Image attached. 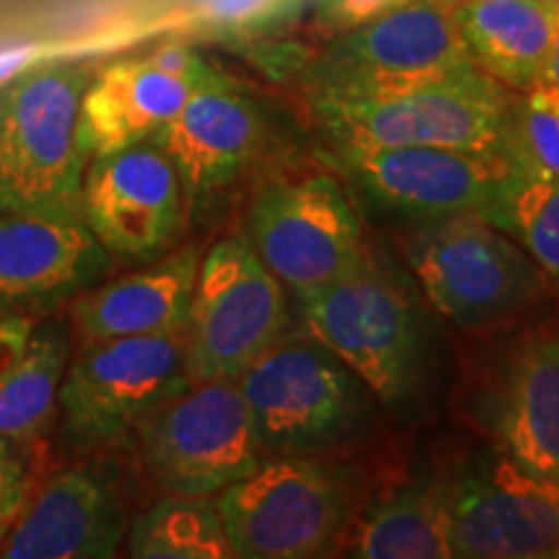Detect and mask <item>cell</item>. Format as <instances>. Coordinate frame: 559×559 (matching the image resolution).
I'll list each match as a JSON object with an SVG mask.
<instances>
[{"instance_id": "1", "label": "cell", "mask_w": 559, "mask_h": 559, "mask_svg": "<svg viewBox=\"0 0 559 559\" xmlns=\"http://www.w3.org/2000/svg\"><path fill=\"white\" fill-rule=\"evenodd\" d=\"M296 300L306 334L337 355L379 404L404 409L417 400L430 373V332L396 272L366 251L345 275Z\"/></svg>"}, {"instance_id": "2", "label": "cell", "mask_w": 559, "mask_h": 559, "mask_svg": "<svg viewBox=\"0 0 559 559\" xmlns=\"http://www.w3.org/2000/svg\"><path fill=\"white\" fill-rule=\"evenodd\" d=\"M81 68L21 73L0 91V213L81 218L91 153L81 132Z\"/></svg>"}, {"instance_id": "3", "label": "cell", "mask_w": 559, "mask_h": 559, "mask_svg": "<svg viewBox=\"0 0 559 559\" xmlns=\"http://www.w3.org/2000/svg\"><path fill=\"white\" fill-rule=\"evenodd\" d=\"M267 456L324 453L358 438L376 400L358 376L313 337H280L236 379Z\"/></svg>"}, {"instance_id": "4", "label": "cell", "mask_w": 559, "mask_h": 559, "mask_svg": "<svg viewBox=\"0 0 559 559\" xmlns=\"http://www.w3.org/2000/svg\"><path fill=\"white\" fill-rule=\"evenodd\" d=\"M402 251L432 309L464 330L519 319L549 290L526 249L479 215L417 223Z\"/></svg>"}, {"instance_id": "5", "label": "cell", "mask_w": 559, "mask_h": 559, "mask_svg": "<svg viewBox=\"0 0 559 559\" xmlns=\"http://www.w3.org/2000/svg\"><path fill=\"white\" fill-rule=\"evenodd\" d=\"M234 555L309 559L340 547L355 519V487L345 469L319 453L267 456L215 495Z\"/></svg>"}, {"instance_id": "6", "label": "cell", "mask_w": 559, "mask_h": 559, "mask_svg": "<svg viewBox=\"0 0 559 559\" xmlns=\"http://www.w3.org/2000/svg\"><path fill=\"white\" fill-rule=\"evenodd\" d=\"M519 91L477 66H466L428 86L373 102L313 107L340 151L459 148L508 158Z\"/></svg>"}, {"instance_id": "7", "label": "cell", "mask_w": 559, "mask_h": 559, "mask_svg": "<svg viewBox=\"0 0 559 559\" xmlns=\"http://www.w3.org/2000/svg\"><path fill=\"white\" fill-rule=\"evenodd\" d=\"M456 5L459 0H407L340 32L313 73V107L386 99L474 66Z\"/></svg>"}, {"instance_id": "8", "label": "cell", "mask_w": 559, "mask_h": 559, "mask_svg": "<svg viewBox=\"0 0 559 559\" xmlns=\"http://www.w3.org/2000/svg\"><path fill=\"white\" fill-rule=\"evenodd\" d=\"M190 383L185 332L81 342L62 379L58 417L81 449H109Z\"/></svg>"}, {"instance_id": "9", "label": "cell", "mask_w": 559, "mask_h": 559, "mask_svg": "<svg viewBox=\"0 0 559 559\" xmlns=\"http://www.w3.org/2000/svg\"><path fill=\"white\" fill-rule=\"evenodd\" d=\"M288 332L290 309L280 280L241 228L223 236L202 254L185 326L192 383L236 381Z\"/></svg>"}, {"instance_id": "10", "label": "cell", "mask_w": 559, "mask_h": 559, "mask_svg": "<svg viewBox=\"0 0 559 559\" xmlns=\"http://www.w3.org/2000/svg\"><path fill=\"white\" fill-rule=\"evenodd\" d=\"M160 492L218 495L257 469L264 453L236 381H194L132 436Z\"/></svg>"}, {"instance_id": "11", "label": "cell", "mask_w": 559, "mask_h": 559, "mask_svg": "<svg viewBox=\"0 0 559 559\" xmlns=\"http://www.w3.org/2000/svg\"><path fill=\"white\" fill-rule=\"evenodd\" d=\"M241 230L293 296L332 283L366 257L358 213L340 181L324 174L262 187Z\"/></svg>"}, {"instance_id": "12", "label": "cell", "mask_w": 559, "mask_h": 559, "mask_svg": "<svg viewBox=\"0 0 559 559\" xmlns=\"http://www.w3.org/2000/svg\"><path fill=\"white\" fill-rule=\"evenodd\" d=\"M451 555L464 559H559V485L500 449L443 481Z\"/></svg>"}, {"instance_id": "13", "label": "cell", "mask_w": 559, "mask_h": 559, "mask_svg": "<svg viewBox=\"0 0 559 559\" xmlns=\"http://www.w3.org/2000/svg\"><path fill=\"white\" fill-rule=\"evenodd\" d=\"M81 218L111 260L169 254L187 218L177 169L153 143L94 156L83 177Z\"/></svg>"}, {"instance_id": "14", "label": "cell", "mask_w": 559, "mask_h": 559, "mask_svg": "<svg viewBox=\"0 0 559 559\" xmlns=\"http://www.w3.org/2000/svg\"><path fill=\"white\" fill-rule=\"evenodd\" d=\"M340 156L370 205L415 223L479 215L513 174L508 158L459 148L409 145Z\"/></svg>"}, {"instance_id": "15", "label": "cell", "mask_w": 559, "mask_h": 559, "mask_svg": "<svg viewBox=\"0 0 559 559\" xmlns=\"http://www.w3.org/2000/svg\"><path fill=\"white\" fill-rule=\"evenodd\" d=\"M148 143L171 160L187 213H192L249 171L262 151L264 120L247 94L210 70L177 117Z\"/></svg>"}, {"instance_id": "16", "label": "cell", "mask_w": 559, "mask_h": 559, "mask_svg": "<svg viewBox=\"0 0 559 559\" xmlns=\"http://www.w3.org/2000/svg\"><path fill=\"white\" fill-rule=\"evenodd\" d=\"M115 260L79 218L0 213V317L41 319L102 283Z\"/></svg>"}, {"instance_id": "17", "label": "cell", "mask_w": 559, "mask_h": 559, "mask_svg": "<svg viewBox=\"0 0 559 559\" xmlns=\"http://www.w3.org/2000/svg\"><path fill=\"white\" fill-rule=\"evenodd\" d=\"M122 489L96 466L39 479L0 544L3 559H107L130 528Z\"/></svg>"}, {"instance_id": "18", "label": "cell", "mask_w": 559, "mask_h": 559, "mask_svg": "<svg viewBox=\"0 0 559 559\" xmlns=\"http://www.w3.org/2000/svg\"><path fill=\"white\" fill-rule=\"evenodd\" d=\"M485 415L502 453L559 485V326H534L510 345Z\"/></svg>"}, {"instance_id": "19", "label": "cell", "mask_w": 559, "mask_h": 559, "mask_svg": "<svg viewBox=\"0 0 559 559\" xmlns=\"http://www.w3.org/2000/svg\"><path fill=\"white\" fill-rule=\"evenodd\" d=\"M202 249L194 243L145 262L109 283H96L70 300V326L81 342L185 332Z\"/></svg>"}, {"instance_id": "20", "label": "cell", "mask_w": 559, "mask_h": 559, "mask_svg": "<svg viewBox=\"0 0 559 559\" xmlns=\"http://www.w3.org/2000/svg\"><path fill=\"white\" fill-rule=\"evenodd\" d=\"M205 75L174 73L151 55L102 70L81 99V132L91 158L148 143L177 117Z\"/></svg>"}, {"instance_id": "21", "label": "cell", "mask_w": 559, "mask_h": 559, "mask_svg": "<svg viewBox=\"0 0 559 559\" xmlns=\"http://www.w3.org/2000/svg\"><path fill=\"white\" fill-rule=\"evenodd\" d=\"M551 11V0H459L456 19L474 66L523 94L544 81Z\"/></svg>"}, {"instance_id": "22", "label": "cell", "mask_w": 559, "mask_h": 559, "mask_svg": "<svg viewBox=\"0 0 559 559\" xmlns=\"http://www.w3.org/2000/svg\"><path fill=\"white\" fill-rule=\"evenodd\" d=\"M340 547L360 559H449V513L443 481L412 485L355 515Z\"/></svg>"}, {"instance_id": "23", "label": "cell", "mask_w": 559, "mask_h": 559, "mask_svg": "<svg viewBox=\"0 0 559 559\" xmlns=\"http://www.w3.org/2000/svg\"><path fill=\"white\" fill-rule=\"evenodd\" d=\"M70 355V321L55 313L34 321L24 353L0 381V436L41 440L52 428Z\"/></svg>"}, {"instance_id": "24", "label": "cell", "mask_w": 559, "mask_h": 559, "mask_svg": "<svg viewBox=\"0 0 559 559\" xmlns=\"http://www.w3.org/2000/svg\"><path fill=\"white\" fill-rule=\"evenodd\" d=\"M128 555L138 559H230L215 495L164 492L130 521Z\"/></svg>"}, {"instance_id": "25", "label": "cell", "mask_w": 559, "mask_h": 559, "mask_svg": "<svg viewBox=\"0 0 559 559\" xmlns=\"http://www.w3.org/2000/svg\"><path fill=\"white\" fill-rule=\"evenodd\" d=\"M479 218L492 223L559 285V181L510 174Z\"/></svg>"}, {"instance_id": "26", "label": "cell", "mask_w": 559, "mask_h": 559, "mask_svg": "<svg viewBox=\"0 0 559 559\" xmlns=\"http://www.w3.org/2000/svg\"><path fill=\"white\" fill-rule=\"evenodd\" d=\"M508 160L528 177L559 181V86L542 81L519 94Z\"/></svg>"}, {"instance_id": "27", "label": "cell", "mask_w": 559, "mask_h": 559, "mask_svg": "<svg viewBox=\"0 0 559 559\" xmlns=\"http://www.w3.org/2000/svg\"><path fill=\"white\" fill-rule=\"evenodd\" d=\"M39 440L0 436V523L13 521L39 485Z\"/></svg>"}, {"instance_id": "28", "label": "cell", "mask_w": 559, "mask_h": 559, "mask_svg": "<svg viewBox=\"0 0 559 559\" xmlns=\"http://www.w3.org/2000/svg\"><path fill=\"white\" fill-rule=\"evenodd\" d=\"M407 0H317V21L321 29L340 34L381 16Z\"/></svg>"}, {"instance_id": "29", "label": "cell", "mask_w": 559, "mask_h": 559, "mask_svg": "<svg viewBox=\"0 0 559 559\" xmlns=\"http://www.w3.org/2000/svg\"><path fill=\"white\" fill-rule=\"evenodd\" d=\"M283 0H202V16L223 26H241L262 21L275 13Z\"/></svg>"}, {"instance_id": "30", "label": "cell", "mask_w": 559, "mask_h": 559, "mask_svg": "<svg viewBox=\"0 0 559 559\" xmlns=\"http://www.w3.org/2000/svg\"><path fill=\"white\" fill-rule=\"evenodd\" d=\"M32 326L34 319L0 317V381L5 379V373L16 366L21 353H24Z\"/></svg>"}, {"instance_id": "31", "label": "cell", "mask_w": 559, "mask_h": 559, "mask_svg": "<svg viewBox=\"0 0 559 559\" xmlns=\"http://www.w3.org/2000/svg\"><path fill=\"white\" fill-rule=\"evenodd\" d=\"M555 11H551V39H549V58L544 68V83L559 86V0H551Z\"/></svg>"}, {"instance_id": "32", "label": "cell", "mask_w": 559, "mask_h": 559, "mask_svg": "<svg viewBox=\"0 0 559 559\" xmlns=\"http://www.w3.org/2000/svg\"><path fill=\"white\" fill-rule=\"evenodd\" d=\"M9 526H11V521H3V523H0V544H3L5 534H9Z\"/></svg>"}]
</instances>
